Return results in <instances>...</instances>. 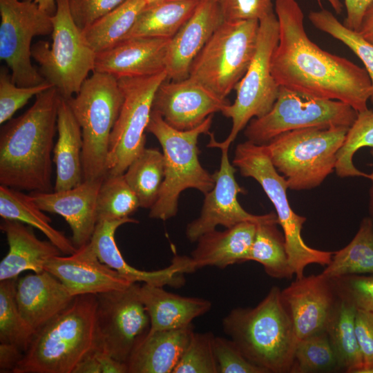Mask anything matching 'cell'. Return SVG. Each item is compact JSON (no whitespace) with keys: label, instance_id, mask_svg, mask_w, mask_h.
<instances>
[{"label":"cell","instance_id":"cell-1","mask_svg":"<svg viewBox=\"0 0 373 373\" xmlns=\"http://www.w3.org/2000/svg\"><path fill=\"white\" fill-rule=\"evenodd\" d=\"M275 14L279 37L271 71L279 86L341 101L358 113L368 110L372 86L365 68L314 43L306 33L304 14L296 0H276Z\"/></svg>","mask_w":373,"mask_h":373},{"label":"cell","instance_id":"cell-2","mask_svg":"<svg viewBox=\"0 0 373 373\" xmlns=\"http://www.w3.org/2000/svg\"><path fill=\"white\" fill-rule=\"evenodd\" d=\"M61 95L55 87L39 93L23 114L3 126L0 184L17 190L50 192L54 137Z\"/></svg>","mask_w":373,"mask_h":373},{"label":"cell","instance_id":"cell-3","mask_svg":"<svg viewBox=\"0 0 373 373\" xmlns=\"http://www.w3.org/2000/svg\"><path fill=\"white\" fill-rule=\"evenodd\" d=\"M97 296L75 297L60 314L37 331L12 373H73L99 350Z\"/></svg>","mask_w":373,"mask_h":373},{"label":"cell","instance_id":"cell-4","mask_svg":"<svg viewBox=\"0 0 373 373\" xmlns=\"http://www.w3.org/2000/svg\"><path fill=\"white\" fill-rule=\"evenodd\" d=\"M280 291L274 286L256 307L234 308L222 320L224 332L266 373L291 372L298 342Z\"/></svg>","mask_w":373,"mask_h":373},{"label":"cell","instance_id":"cell-5","mask_svg":"<svg viewBox=\"0 0 373 373\" xmlns=\"http://www.w3.org/2000/svg\"><path fill=\"white\" fill-rule=\"evenodd\" d=\"M213 115L200 125L180 131L169 125L152 110L146 131L153 134L162 148L164 177L158 198L150 209L149 217L166 220L178 212V199L187 189H195L204 195L215 184L213 175L202 167L199 160L198 138L209 134Z\"/></svg>","mask_w":373,"mask_h":373},{"label":"cell","instance_id":"cell-6","mask_svg":"<svg viewBox=\"0 0 373 373\" xmlns=\"http://www.w3.org/2000/svg\"><path fill=\"white\" fill-rule=\"evenodd\" d=\"M350 128L311 127L283 133L264 144L288 189L316 188L334 171L336 155Z\"/></svg>","mask_w":373,"mask_h":373},{"label":"cell","instance_id":"cell-7","mask_svg":"<svg viewBox=\"0 0 373 373\" xmlns=\"http://www.w3.org/2000/svg\"><path fill=\"white\" fill-rule=\"evenodd\" d=\"M67 101L82 133L84 180L104 179L110 136L123 102L118 79L93 71Z\"/></svg>","mask_w":373,"mask_h":373},{"label":"cell","instance_id":"cell-8","mask_svg":"<svg viewBox=\"0 0 373 373\" xmlns=\"http://www.w3.org/2000/svg\"><path fill=\"white\" fill-rule=\"evenodd\" d=\"M232 164L242 176L256 180L274 206L284 234L289 262L296 278L304 276L309 265L327 266L333 252L312 248L303 240L301 231L306 218L296 213L290 207L286 180L274 166L265 145L248 140L238 144Z\"/></svg>","mask_w":373,"mask_h":373},{"label":"cell","instance_id":"cell-9","mask_svg":"<svg viewBox=\"0 0 373 373\" xmlns=\"http://www.w3.org/2000/svg\"><path fill=\"white\" fill-rule=\"evenodd\" d=\"M52 20L51 44L45 41L34 44L31 55L45 80L56 88L61 97L68 99L94 71L96 53L73 21L68 0H56Z\"/></svg>","mask_w":373,"mask_h":373},{"label":"cell","instance_id":"cell-10","mask_svg":"<svg viewBox=\"0 0 373 373\" xmlns=\"http://www.w3.org/2000/svg\"><path fill=\"white\" fill-rule=\"evenodd\" d=\"M258 31V20L224 21L194 59L189 77L227 99L252 61Z\"/></svg>","mask_w":373,"mask_h":373},{"label":"cell","instance_id":"cell-11","mask_svg":"<svg viewBox=\"0 0 373 373\" xmlns=\"http://www.w3.org/2000/svg\"><path fill=\"white\" fill-rule=\"evenodd\" d=\"M278 37V21L274 12L259 21L255 55L246 73L234 88L236 97L233 103L221 111L232 120L231 131L222 142H218L213 134L209 133L208 147L229 149L238 133L253 118L261 117L271 109L280 89L271 71V57Z\"/></svg>","mask_w":373,"mask_h":373},{"label":"cell","instance_id":"cell-12","mask_svg":"<svg viewBox=\"0 0 373 373\" xmlns=\"http://www.w3.org/2000/svg\"><path fill=\"white\" fill-rule=\"evenodd\" d=\"M357 115L354 108L343 102L316 97L280 86L271 109L261 117L253 118L245 128V135L248 141L264 145L293 130L350 128Z\"/></svg>","mask_w":373,"mask_h":373},{"label":"cell","instance_id":"cell-13","mask_svg":"<svg viewBox=\"0 0 373 373\" xmlns=\"http://www.w3.org/2000/svg\"><path fill=\"white\" fill-rule=\"evenodd\" d=\"M166 71L146 77L118 79L122 104L112 130L107 156V175H123L145 149L155 93L166 79Z\"/></svg>","mask_w":373,"mask_h":373},{"label":"cell","instance_id":"cell-14","mask_svg":"<svg viewBox=\"0 0 373 373\" xmlns=\"http://www.w3.org/2000/svg\"><path fill=\"white\" fill-rule=\"evenodd\" d=\"M0 59L19 86L42 84L45 79L31 62L32 40L51 35L52 15L34 0H0Z\"/></svg>","mask_w":373,"mask_h":373},{"label":"cell","instance_id":"cell-15","mask_svg":"<svg viewBox=\"0 0 373 373\" xmlns=\"http://www.w3.org/2000/svg\"><path fill=\"white\" fill-rule=\"evenodd\" d=\"M140 288L138 283H133L124 289L97 294L98 350L125 364L151 328Z\"/></svg>","mask_w":373,"mask_h":373},{"label":"cell","instance_id":"cell-16","mask_svg":"<svg viewBox=\"0 0 373 373\" xmlns=\"http://www.w3.org/2000/svg\"><path fill=\"white\" fill-rule=\"evenodd\" d=\"M229 149H222L219 169L213 174L214 186L204 194L200 216L186 227V236L191 242H196L203 234L216 229L221 225L231 227L242 222L260 223L278 218L276 213L271 212L264 215H254L240 204L238 195L245 192L235 178L236 169L231 164Z\"/></svg>","mask_w":373,"mask_h":373},{"label":"cell","instance_id":"cell-17","mask_svg":"<svg viewBox=\"0 0 373 373\" xmlns=\"http://www.w3.org/2000/svg\"><path fill=\"white\" fill-rule=\"evenodd\" d=\"M280 296L298 341L326 332L339 300L330 278L322 274L296 278Z\"/></svg>","mask_w":373,"mask_h":373},{"label":"cell","instance_id":"cell-18","mask_svg":"<svg viewBox=\"0 0 373 373\" xmlns=\"http://www.w3.org/2000/svg\"><path fill=\"white\" fill-rule=\"evenodd\" d=\"M230 102L190 77L165 79L158 86L152 110L171 126L180 131L200 125L209 115L221 112Z\"/></svg>","mask_w":373,"mask_h":373},{"label":"cell","instance_id":"cell-19","mask_svg":"<svg viewBox=\"0 0 373 373\" xmlns=\"http://www.w3.org/2000/svg\"><path fill=\"white\" fill-rule=\"evenodd\" d=\"M44 270L61 281L74 297L122 289L133 283L102 263L90 242L68 256L52 257L45 264Z\"/></svg>","mask_w":373,"mask_h":373},{"label":"cell","instance_id":"cell-20","mask_svg":"<svg viewBox=\"0 0 373 373\" xmlns=\"http://www.w3.org/2000/svg\"><path fill=\"white\" fill-rule=\"evenodd\" d=\"M137 222V220L131 217L98 221L89 242L98 259L131 283L143 282L157 286L169 285L175 288L184 285V274L187 273V262L184 256L175 255L170 265L155 271L137 269L124 260L117 246L115 233L124 224Z\"/></svg>","mask_w":373,"mask_h":373},{"label":"cell","instance_id":"cell-21","mask_svg":"<svg viewBox=\"0 0 373 373\" xmlns=\"http://www.w3.org/2000/svg\"><path fill=\"white\" fill-rule=\"evenodd\" d=\"M102 181L84 180L70 189L30 195L42 211L65 219L72 231V242L79 249L90 242L97 222V198Z\"/></svg>","mask_w":373,"mask_h":373},{"label":"cell","instance_id":"cell-22","mask_svg":"<svg viewBox=\"0 0 373 373\" xmlns=\"http://www.w3.org/2000/svg\"><path fill=\"white\" fill-rule=\"evenodd\" d=\"M224 21L217 0H201L189 20L170 39L166 57V79L189 76L191 65Z\"/></svg>","mask_w":373,"mask_h":373},{"label":"cell","instance_id":"cell-23","mask_svg":"<svg viewBox=\"0 0 373 373\" xmlns=\"http://www.w3.org/2000/svg\"><path fill=\"white\" fill-rule=\"evenodd\" d=\"M171 39L133 37L96 55L94 71L110 74L117 79L151 76L166 71V57Z\"/></svg>","mask_w":373,"mask_h":373},{"label":"cell","instance_id":"cell-24","mask_svg":"<svg viewBox=\"0 0 373 373\" xmlns=\"http://www.w3.org/2000/svg\"><path fill=\"white\" fill-rule=\"evenodd\" d=\"M74 298L61 282L46 270L17 280V306L34 334L64 310Z\"/></svg>","mask_w":373,"mask_h":373},{"label":"cell","instance_id":"cell-25","mask_svg":"<svg viewBox=\"0 0 373 373\" xmlns=\"http://www.w3.org/2000/svg\"><path fill=\"white\" fill-rule=\"evenodd\" d=\"M257 224L242 222L223 231L214 229L202 235L189 256L192 271L207 266L224 269L247 261Z\"/></svg>","mask_w":373,"mask_h":373},{"label":"cell","instance_id":"cell-26","mask_svg":"<svg viewBox=\"0 0 373 373\" xmlns=\"http://www.w3.org/2000/svg\"><path fill=\"white\" fill-rule=\"evenodd\" d=\"M0 229L6 234L9 248L0 263V280L18 278L24 271L41 272L50 258L60 255V250L50 241L41 240L35 236L32 227L3 219Z\"/></svg>","mask_w":373,"mask_h":373},{"label":"cell","instance_id":"cell-27","mask_svg":"<svg viewBox=\"0 0 373 373\" xmlns=\"http://www.w3.org/2000/svg\"><path fill=\"white\" fill-rule=\"evenodd\" d=\"M163 287L148 283L140 285V295L150 317L151 332L188 327L211 307L209 300L180 296Z\"/></svg>","mask_w":373,"mask_h":373},{"label":"cell","instance_id":"cell-28","mask_svg":"<svg viewBox=\"0 0 373 373\" xmlns=\"http://www.w3.org/2000/svg\"><path fill=\"white\" fill-rule=\"evenodd\" d=\"M193 332V325L149 331L128 361V373H173Z\"/></svg>","mask_w":373,"mask_h":373},{"label":"cell","instance_id":"cell-29","mask_svg":"<svg viewBox=\"0 0 373 373\" xmlns=\"http://www.w3.org/2000/svg\"><path fill=\"white\" fill-rule=\"evenodd\" d=\"M58 139L53 149L56 166L55 191L77 186L84 181L82 166L83 138L67 99L61 97L57 119Z\"/></svg>","mask_w":373,"mask_h":373},{"label":"cell","instance_id":"cell-30","mask_svg":"<svg viewBox=\"0 0 373 373\" xmlns=\"http://www.w3.org/2000/svg\"><path fill=\"white\" fill-rule=\"evenodd\" d=\"M200 1L157 0L147 3L124 39H171L191 17Z\"/></svg>","mask_w":373,"mask_h":373},{"label":"cell","instance_id":"cell-31","mask_svg":"<svg viewBox=\"0 0 373 373\" xmlns=\"http://www.w3.org/2000/svg\"><path fill=\"white\" fill-rule=\"evenodd\" d=\"M0 216L3 219L19 221L37 229L61 253L69 255L78 249L63 232L52 226L51 218L35 204L30 195L1 184Z\"/></svg>","mask_w":373,"mask_h":373},{"label":"cell","instance_id":"cell-32","mask_svg":"<svg viewBox=\"0 0 373 373\" xmlns=\"http://www.w3.org/2000/svg\"><path fill=\"white\" fill-rule=\"evenodd\" d=\"M146 3V0H125L82 30L96 55L113 48L125 38Z\"/></svg>","mask_w":373,"mask_h":373},{"label":"cell","instance_id":"cell-33","mask_svg":"<svg viewBox=\"0 0 373 373\" xmlns=\"http://www.w3.org/2000/svg\"><path fill=\"white\" fill-rule=\"evenodd\" d=\"M332 278L351 274H373V222L364 218L353 239L334 252L330 262L321 273Z\"/></svg>","mask_w":373,"mask_h":373},{"label":"cell","instance_id":"cell-34","mask_svg":"<svg viewBox=\"0 0 373 373\" xmlns=\"http://www.w3.org/2000/svg\"><path fill=\"white\" fill-rule=\"evenodd\" d=\"M278 218L257 224L247 261L260 263L272 278H291L294 274L289 262L284 234L278 230Z\"/></svg>","mask_w":373,"mask_h":373},{"label":"cell","instance_id":"cell-35","mask_svg":"<svg viewBox=\"0 0 373 373\" xmlns=\"http://www.w3.org/2000/svg\"><path fill=\"white\" fill-rule=\"evenodd\" d=\"M356 310L339 299L326 331L340 370L348 373L363 363L356 332Z\"/></svg>","mask_w":373,"mask_h":373},{"label":"cell","instance_id":"cell-36","mask_svg":"<svg viewBox=\"0 0 373 373\" xmlns=\"http://www.w3.org/2000/svg\"><path fill=\"white\" fill-rule=\"evenodd\" d=\"M138 198L140 207L151 209L155 203L164 177L163 153L145 148L123 174Z\"/></svg>","mask_w":373,"mask_h":373},{"label":"cell","instance_id":"cell-37","mask_svg":"<svg viewBox=\"0 0 373 373\" xmlns=\"http://www.w3.org/2000/svg\"><path fill=\"white\" fill-rule=\"evenodd\" d=\"M18 278L0 280V343L12 344L23 353L34 332L23 318L16 300Z\"/></svg>","mask_w":373,"mask_h":373},{"label":"cell","instance_id":"cell-38","mask_svg":"<svg viewBox=\"0 0 373 373\" xmlns=\"http://www.w3.org/2000/svg\"><path fill=\"white\" fill-rule=\"evenodd\" d=\"M363 147L371 148L370 153L373 156V111L370 109L358 113L337 153L335 171L338 177H363L373 181V172H363L353 163L354 155Z\"/></svg>","mask_w":373,"mask_h":373},{"label":"cell","instance_id":"cell-39","mask_svg":"<svg viewBox=\"0 0 373 373\" xmlns=\"http://www.w3.org/2000/svg\"><path fill=\"white\" fill-rule=\"evenodd\" d=\"M139 207L138 198L124 175H107L103 179L97 198V222L130 218Z\"/></svg>","mask_w":373,"mask_h":373},{"label":"cell","instance_id":"cell-40","mask_svg":"<svg viewBox=\"0 0 373 373\" xmlns=\"http://www.w3.org/2000/svg\"><path fill=\"white\" fill-rule=\"evenodd\" d=\"M341 370L327 332L298 341L291 372H328Z\"/></svg>","mask_w":373,"mask_h":373},{"label":"cell","instance_id":"cell-41","mask_svg":"<svg viewBox=\"0 0 373 373\" xmlns=\"http://www.w3.org/2000/svg\"><path fill=\"white\" fill-rule=\"evenodd\" d=\"M308 18L314 27L345 44L362 61L372 82L370 100L373 104V44L345 27L327 10L311 11Z\"/></svg>","mask_w":373,"mask_h":373},{"label":"cell","instance_id":"cell-42","mask_svg":"<svg viewBox=\"0 0 373 373\" xmlns=\"http://www.w3.org/2000/svg\"><path fill=\"white\" fill-rule=\"evenodd\" d=\"M215 336L193 332L173 373H218Z\"/></svg>","mask_w":373,"mask_h":373},{"label":"cell","instance_id":"cell-43","mask_svg":"<svg viewBox=\"0 0 373 373\" xmlns=\"http://www.w3.org/2000/svg\"><path fill=\"white\" fill-rule=\"evenodd\" d=\"M52 86L47 82L32 86H19L15 84L11 73L3 66L0 70V124L12 119L14 114L33 96Z\"/></svg>","mask_w":373,"mask_h":373},{"label":"cell","instance_id":"cell-44","mask_svg":"<svg viewBox=\"0 0 373 373\" xmlns=\"http://www.w3.org/2000/svg\"><path fill=\"white\" fill-rule=\"evenodd\" d=\"M330 280L340 300L358 310L373 313V274H351Z\"/></svg>","mask_w":373,"mask_h":373},{"label":"cell","instance_id":"cell-45","mask_svg":"<svg viewBox=\"0 0 373 373\" xmlns=\"http://www.w3.org/2000/svg\"><path fill=\"white\" fill-rule=\"evenodd\" d=\"M214 351L218 373H266L249 361L230 338L215 336Z\"/></svg>","mask_w":373,"mask_h":373},{"label":"cell","instance_id":"cell-46","mask_svg":"<svg viewBox=\"0 0 373 373\" xmlns=\"http://www.w3.org/2000/svg\"><path fill=\"white\" fill-rule=\"evenodd\" d=\"M225 21L261 19L274 13L273 0H217Z\"/></svg>","mask_w":373,"mask_h":373},{"label":"cell","instance_id":"cell-47","mask_svg":"<svg viewBox=\"0 0 373 373\" xmlns=\"http://www.w3.org/2000/svg\"><path fill=\"white\" fill-rule=\"evenodd\" d=\"M125 0H68L71 16L83 30L108 13Z\"/></svg>","mask_w":373,"mask_h":373},{"label":"cell","instance_id":"cell-48","mask_svg":"<svg viewBox=\"0 0 373 373\" xmlns=\"http://www.w3.org/2000/svg\"><path fill=\"white\" fill-rule=\"evenodd\" d=\"M356 332L363 363H373V313L356 310Z\"/></svg>","mask_w":373,"mask_h":373},{"label":"cell","instance_id":"cell-49","mask_svg":"<svg viewBox=\"0 0 373 373\" xmlns=\"http://www.w3.org/2000/svg\"><path fill=\"white\" fill-rule=\"evenodd\" d=\"M373 0H345L346 17L343 25L347 28L358 31L363 15Z\"/></svg>","mask_w":373,"mask_h":373},{"label":"cell","instance_id":"cell-50","mask_svg":"<svg viewBox=\"0 0 373 373\" xmlns=\"http://www.w3.org/2000/svg\"><path fill=\"white\" fill-rule=\"evenodd\" d=\"M23 354L14 345L0 343V372H12Z\"/></svg>","mask_w":373,"mask_h":373},{"label":"cell","instance_id":"cell-51","mask_svg":"<svg viewBox=\"0 0 373 373\" xmlns=\"http://www.w3.org/2000/svg\"><path fill=\"white\" fill-rule=\"evenodd\" d=\"M95 354L100 365L102 373H128L126 364L116 360L108 354L97 350Z\"/></svg>","mask_w":373,"mask_h":373},{"label":"cell","instance_id":"cell-52","mask_svg":"<svg viewBox=\"0 0 373 373\" xmlns=\"http://www.w3.org/2000/svg\"><path fill=\"white\" fill-rule=\"evenodd\" d=\"M357 32L365 40L373 44V1L367 8Z\"/></svg>","mask_w":373,"mask_h":373},{"label":"cell","instance_id":"cell-53","mask_svg":"<svg viewBox=\"0 0 373 373\" xmlns=\"http://www.w3.org/2000/svg\"><path fill=\"white\" fill-rule=\"evenodd\" d=\"M73 373H102L95 352L83 359L75 368Z\"/></svg>","mask_w":373,"mask_h":373},{"label":"cell","instance_id":"cell-54","mask_svg":"<svg viewBox=\"0 0 373 373\" xmlns=\"http://www.w3.org/2000/svg\"><path fill=\"white\" fill-rule=\"evenodd\" d=\"M39 8L53 15L56 11V0H34Z\"/></svg>","mask_w":373,"mask_h":373},{"label":"cell","instance_id":"cell-55","mask_svg":"<svg viewBox=\"0 0 373 373\" xmlns=\"http://www.w3.org/2000/svg\"><path fill=\"white\" fill-rule=\"evenodd\" d=\"M352 373H373V363H363L355 368Z\"/></svg>","mask_w":373,"mask_h":373},{"label":"cell","instance_id":"cell-56","mask_svg":"<svg viewBox=\"0 0 373 373\" xmlns=\"http://www.w3.org/2000/svg\"><path fill=\"white\" fill-rule=\"evenodd\" d=\"M329 4L331 5V6L332 7V8L334 9V10L335 11V12L338 15L341 14V11H342V8H343V5H342V3L341 1V0H327ZM319 4H321V0H318Z\"/></svg>","mask_w":373,"mask_h":373},{"label":"cell","instance_id":"cell-57","mask_svg":"<svg viewBox=\"0 0 373 373\" xmlns=\"http://www.w3.org/2000/svg\"><path fill=\"white\" fill-rule=\"evenodd\" d=\"M369 213L370 218L373 222V181L369 191Z\"/></svg>","mask_w":373,"mask_h":373},{"label":"cell","instance_id":"cell-58","mask_svg":"<svg viewBox=\"0 0 373 373\" xmlns=\"http://www.w3.org/2000/svg\"><path fill=\"white\" fill-rule=\"evenodd\" d=\"M154 1H157V0H146V3H150Z\"/></svg>","mask_w":373,"mask_h":373}]
</instances>
